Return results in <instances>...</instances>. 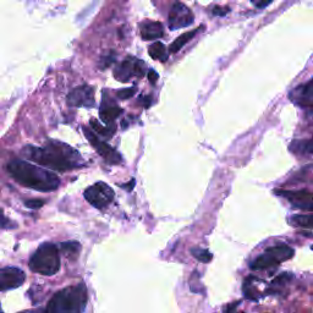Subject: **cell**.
<instances>
[{
	"label": "cell",
	"mask_w": 313,
	"mask_h": 313,
	"mask_svg": "<svg viewBox=\"0 0 313 313\" xmlns=\"http://www.w3.org/2000/svg\"><path fill=\"white\" fill-rule=\"evenodd\" d=\"M21 153L26 159L55 171H68L84 167L82 155L60 141L49 140L43 147L26 146Z\"/></svg>",
	"instance_id": "cell-1"
},
{
	"label": "cell",
	"mask_w": 313,
	"mask_h": 313,
	"mask_svg": "<svg viewBox=\"0 0 313 313\" xmlns=\"http://www.w3.org/2000/svg\"><path fill=\"white\" fill-rule=\"evenodd\" d=\"M8 173L14 180L23 186L40 191L51 192L59 187L60 179L53 171L46 170L21 159H12L8 164Z\"/></svg>",
	"instance_id": "cell-2"
},
{
	"label": "cell",
	"mask_w": 313,
	"mask_h": 313,
	"mask_svg": "<svg viewBox=\"0 0 313 313\" xmlns=\"http://www.w3.org/2000/svg\"><path fill=\"white\" fill-rule=\"evenodd\" d=\"M88 293L84 284L68 286L55 294L48 302L46 313H82L87 306Z\"/></svg>",
	"instance_id": "cell-3"
},
{
	"label": "cell",
	"mask_w": 313,
	"mask_h": 313,
	"mask_svg": "<svg viewBox=\"0 0 313 313\" xmlns=\"http://www.w3.org/2000/svg\"><path fill=\"white\" fill-rule=\"evenodd\" d=\"M28 264L34 273L47 275V277L56 274L60 269L58 247L51 242L42 243L32 255Z\"/></svg>",
	"instance_id": "cell-4"
},
{
	"label": "cell",
	"mask_w": 313,
	"mask_h": 313,
	"mask_svg": "<svg viewBox=\"0 0 313 313\" xmlns=\"http://www.w3.org/2000/svg\"><path fill=\"white\" fill-rule=\"evenodd\" d=\"M295 255L294 250L287 245H277L273 247H269L267 249L263 255L258 256L251 263V269L253 271H263V269H267L274 265H278L279 263H283L291 259Z\"/></svg>",
	"instance_id": "cell-5"
},
{
	"label": "cell",
	"mask_w": 313,
	"mask_h": 313,
	"mask_svg": "<svg viewBox=\"0 0 313 313\" xmlns=\"http://www.w3.org/2000/svg\"><path fill=\"white\" fill-rule=\"evenodd\" d=\"M83 196L91 206L97 209H104L113 202L115 193L110 186L103 181H98L84 190Z\"/></svg>",
	"instance_id": "cell-6"
},
{
	"label": "cell",
	"mask_w": 313,
	"mask_h": 313,
	"mask_svg": "<svg viewBox=\"0 0 313 313\" xmlns=\"http://www.w3.org/2000/svg\"><path fill=\"white\" fill-rule=\"evenodd\" d=\"M146 74L145 62L135 58H127L114 70V77L120 82H127L131 77H142Z\"/></svg>",
	"instance_id": "cell-7"
},
{
	"label": "cell",
	"mask_w": 313,
	"mask_h": 313,
	"mask_svg": "<svg viewBox=\"0 0 313 313\" xmlns=\"http://www.w3.org/2000/svg\"><path fill=\"white\" fill-rule=\"evenodd\" d=\"M82 130L86 139L90 141V143L92 145L93 148L96 149L97 153H98L106 163L115 165V164H120V163L123 162V158H121V155L117 152V149H114L110 145H108V143L103 142V141L99 140L98 137H97L90 129H87L86 126H83Z\"/></svg>",
	"instance_id": "cell-8"
},
{
	"label": "cell",
	"mask_w": 313,
	"mask_h": 313,
	"mask_svg": "<svg viewBox=\"0 0 313 313\" xmlns=\"http://www.w3.org/2000/svg\"><path fill=\"white\" fill-rule=\"evenodd\" d=\"M193 21H195V17H193L192 11L183 3L176 0L171 6L170 12H169V28L179 30V28L189 27L193 24Z\"/></svg>",
	"instance_id": "cell-9"
},
{
	"label": "cell",
	"mask_w": 313,
	"mask_h": 313,
	"mask_svg": "<svg viewBox=\"0 0 313 313\" xmlns=\"http://www.w3.org/2000/svg\"><path fill=\"white\" fill-rule=\"evenodd\" d=\"M289 99L300 108L313 113V78L295 87L289 93Z\"/></svg>",
	"instance_id": "cell-10"
},
{
	"label": "cell",
	"mask_w": 313,
	"mask_h": 313,
	"mask_svg": "<svg viewBox=\"0 0 313 313\" xmlns=\"http://www.w3.org/2000/svg\"><path fill=\"white\" fill-rule=\"evenodd\" d=\"M275 195L286 198L294 207L313 212V193H309L308 191L275 190Z\"/></svg>",
	"instance_id": "cell-11"
},
{
	"label": "cell",
	"mask_w": 313,
	"mask_h": 313,
	"mask_svg": "<svg viewBox=\"0 0 313 313\" xmlns=\"http://www.w3.org/2000/svg\"><path fill=\"white\" fill-rule=\"evenodd\" d=\"M68 104L70 106H86L92 108L95 106V90L91 86L83 84V86L76 87L68 95Z\"/></svg>",
	"instance_id": "cell-12"
},
{
	"label": "cell",
	"mask_w": 313,
	"mask_h": 313,
	"mask_svg": "<svg viewBox=\"0 0 313 313\" xmlns=\"http://www.w3.org/2000/svg\"><path fill=\"white\" fill-rule=\"evenodd\" d=\"M26 275L17 267H5L0 271V289L3 291L17 289L25 283Z\"/></svg>",
	"instance_id": "cell-13"
},
{
	"label": "cell",
	"mask_w": 313,
	"mask_h": 313,
	"mask_svg": "<svg viewBox=\"0 0 313 313\" xmlns=\"http://www.w3.org/2000/svg\"><path fill=\"white\" fill-rule=\"evenodd\" d=\"M123 114V109L119 106L106 93H103V99L101 103V108H99V118L103 123L106 125L111 124L115 119L120 117Z\"/></svg>",
	"instance_id": "cell-14"
},
{
	"label": "cell",
	"mask_w": 313,
	"mask_h": 313,
	"mask_svg": "<svg viewBox=\"0 0 313 313\" xmlns=\"http://www.w3.org/2000/svg\"><path fill=\"white\" fill-rule=\"evenodd\" d=\"M141 37L145 40L158 39L164 34V28L161 23L156 21H145L140 25Z\"/></svg>",
	"instance_id": "cell-15"
},
{
	"label": "cell",
	"mask_w": 313,
	"mask_h": 313,
	"mask_svg": "<svg viewBox=\"0 0 313 313\" xmlns=\"http://www.w3.org/2000/svg\"><path fill=\"white\" fill-rule=\"evenodd\" d=\"M202 28H203V26H199L195 31H190V32H186V33L181 34V36L177 37V38L175 39L173 43H171V46L169 47V52H170V53H177V52H179L180 49L183 48L185 44H186V43H189L190 40L192 39L193 37H195L196 34L199 32V31L202 30Z\"/></svg>",
	"instance_id": "cell-16"
},
{
	"label": "cell",
	"mask_w": 313,
	"mask_h": 313,
	"mask_svg": "<svg viewBox=\"0 0 313 313\" xmlns=\"http://www.w3.org/2000/svg\"><path fill=\"white\" fill-rule=\"evenodd\" d=\"M290 224L294 227L305 228V229H313V214H296L289 218Z\"/></svg>",
	"instance_id": "cell-17"
},
{
	"label": "cell",
	"mask_w": 313,
	"mask_h": 313,
	"mask_svg": "<svg viewBox=\"0 0 313 313\" xmlns=\"http://www.w3.org/2000/svg\"><path fill=\"white\" fill-rule=\"evenodd\" d=\"M149 55H151L152 59L159 61H167L168 60V53L165 46L161 42H155L149 47L148 49Z\"/></svg>",
	"instance_id": "cell-18"
},
{
	"label": "cell",
	"mask_w": 313,
	"mask_h": 313,
	"mask_svg": "<svg viewBox=\"0 0 313 313\" xmlns=\"http://www.w3.org/2000/svg\"><path fill=\"white\" fill-rule=\"evenodd\" d=\"M90 124H91V126H92V129L95 130L97 133L102 135V136H104V137H108V139H110V137L115 132L114 126H111V127L102 126L101 123H98V120H96V119H91Z\"/></svg>",
	"instance_id": "cell-19"
},
{
	"label": "cell",
	"mask_w": 313,
	"mask_h": 313,
	"mask_svg": "<svg viewBox=\"0 0 313 313\" xmlns=\"http://www.w3.org/2000/svg\"><path fill=\"white\" fill-rule=\"evenodd\" d=\"M60 249L66 256H77L80 253L81 245L76 241H70V242H62Z\"/></svg>",
	"instance_id": "cell-20"
},
{
	"label": "cell",
	"mask_w": 313,
	"mask_h": 313,
	"mask_svg": "<svg viewBox=\"0 0 313 313\" xmlns=\"http://www.w3.org/2000/svg\"><path fill=\"white\" fill-rule=\"evenodd\" d=\"M191 255L203 263L211 262L213 258V255L208 251V250L198 249V247H193V249H191Z\"/></svg>",
	"instance_id": "cell-21"
},
{
	"label": "cell",
	"mask_w": 313,
	"mask_h": 313,
	"mask_svg": "<svg viewBox=\"0 0 313 313\" xmlns=\"http://www.w3.org/2000/svg\"><path fill=\"white\" fill-rule=\"evenodd\" d=\"M135 93H136V88H135V87H131V88H125V90L118 91L117 97L119 99H121V101H125V99L131 98Z\"/></svg>",
	"instance_id": "cell-22"
},
{
	"label": "cell",
	"mask_w": 313,
	"mask_h": 313,
	"mask_svg": "<svg viewBox=\"0 0 313 313\" xmlns=\"http://www.w3.org/2000/svg\"><path fill=\"white\" fill-rule=\"evenodd\" d=\"M25 206L30 209H39L44 206V201H43V199H38V198L27 199V201H25Z\"/></svg>",
	"instance_id": "cell-23"
},
{
	"label": "cell",
	"mask_w": 313,
	"mask_h": 313,
	"mask_svg": "<svg viewBox=\"0 0 313 313\" xmlns=\"http://www.w3.org/2000/svg\"><path fill=\"white\" fill-rule=\"evenodd\" d=\"M229 11L230 8H228V6H214L213 8V15H215V16H225Z\"/></svg>",
	"instance_id": "cell-24"
},
{
	"label": "cell",
	"mask_w": 313,
	"mask_h": 313,
	"mask_svg": "<svg viewBox=\"0 0 313 313\" xmlns=\"http://www.w3.org/2000/svg\"><path fill=\"white\" fill-rule=\"evenodd\" d=\"M251 2L252 4L257 6V8H265V6H268L273 0H251Z\"/></svg>",
	"instance_id": "cell-25"
},
{
	"label": "cell",
	"mask_w": 313,
	"mask_h": 313,
	"mask_svg": "<svg viewBox=\"0 0 313 313\" xmlns=\"http://www.w3.org/2000/svg\"><path fill=\"white\" fill-rule=\"evenodd\" d=\"M147 77H148L149 82L154 84L156 82V80H158V74H156L154 70H149L148 74H147Z\"/></svg>",
	"instance_id": "cell-26"
},
{
	"label": "cell",
	"mask_w": 313,
	"mask_h": 313,
	"mask_svg": "<svg viewBox=\"0 0 313 313\" xmlns=\"http://www.w3.org/2000/svg\"><path fill=\"white\" fill-rule=\"evenodd\" d=\"M305 151L307 153H313V139H311L305 143Z\"/></svg>",
	"instance_id": "cell-27"
},
{
	"label": "cell",
	"mask_w": 313,
	"mask_h": 313,
	"mask_svg": "<svg viewBox=\"0 0 313 313\" xmlns=\"http://www.w3.org/2000/svg\"><path fill=\"white\" fill-rule=\"evenodd\" d=\"M141 101H143V106L145 108H149L151 105V97H141Z\"/></svg>",
	"instance_id": "cell-28"
},
{
	"label": "cell",
	"mask_w": 313,
	"mask_h": 313,
	"mask_svg": "<svg viewBox=\"0 0 313 313\" xmlns=\"http://www.w3.org/2000/svg\"><path fill=\"white\" fill-rule=\"evenodd\" d=\"M133 186H135V180H131V183H130V185H121V187H124V189H126L127 191H131L133 189Z\"/></svg>",
	"instance_id": "cell-29"
},
{
	"label": "cell",
	"mask_w": 313,
	"mask_h": 313,
	"mask_svg": "<svg viewBox=\"0 0 313 313\" xmlns=\"http://www.w3.org/2000/svg\"><path fill=\"white\" fill-rule=\"evenodd\" d=\"M21 313H38V312H33V311H25V312H21Z\"/></svg>",
	"instance_id": "cell-30"
},
{
	"label": "cell",
	"mask_w": 313,
	"mask_h": 313,
	"mask_svg": "<svg viewBox=\"0 0 313 313\" xmlns=\"http://www.w3.org/2000/svg\"><path fill=\"white\" fill-rule=\"evenodd\" d=\"M231 313H234V312H231ZM240 313H242V312H240Z\"/></svg>",
	"instance_id": "cell-31"
}]
</instances>
